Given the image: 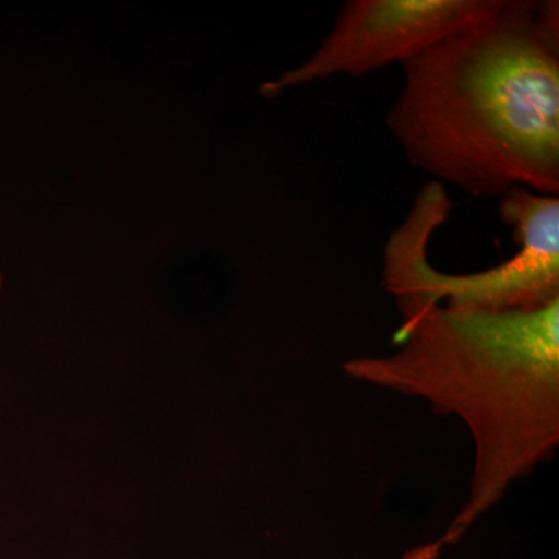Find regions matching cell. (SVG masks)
<instances>
[{
  "label": "cell",
  "mask_w": 559,
  "mask_h": 559,
  "mask_svg": "<svg viewBox=\"0 0 559 559\" xmlns=\"http://www.w3.org/2000/svg\"><path fill=\"white\" fill-rule=\"evenodd\" d=\"M507 0H348L319 49L261 86L264 97L330 76H364L414 60L495 17Z\"/></svg>",
  "instance_id": "cell-4"
},
{
  "label": "cell",
  "mask_w": 559,
  "mask_h": 559,
  "mask_svg": "<svg viewBox=\"0 0 559 559\" xmlns=\"http://www.w3.org/2000/svg\"><path fill=\"white\" fill-rule=\"evenodd\" d=\"M452 210L443 183L419 191L409 215L390 234L385 288L399 308L441 304L460 310L536 311L559 300V198L513 187L500 198L499 215L513 229L520 252L491 270L451 275L433 270L428 246Z\"/></svg>",
  "instance_id": "cell-3"
},
{
  "label": "cell",
  "mask_w": 559,
  "mask_h": 559,
  "mask_svg": "<svg viewBox=\"0 0 559 559\" xmlns=\"http://www.w3.org/2000/svg\"><path fill=\"white\" fill-rule=\"evenodd\" d=\"M2 286H3V277H2V274H0V289H2Z\"/></svg>",
  "instance_id": "cell-5"
},
{
  "label": "cell",
  "mask_w": 559,
  "mask_h": 559,
  "mask_svg": "<svg viewBox=\"0 0 559 559\" xmlns=\"http://www.w3.org/2000/svg\"><path fill=\"white\" fill-rule=\"evenodd\" d=\"M403 348L356 358L345 373L421 396L465 419L476 443L468 502L443 538L404 559H437L514 480L549 459L559 441V300L536 311H477L415 304L400 308Z\"/></svg>",
  "instance_id": "cell-2"
},
{
  "label": "cell",
  "mask_w": 559,
  "mask_h": 559,
  "mask_svg": "<svg viewBox=\"0 0 559 559\" xmlns=\"http://www.w3.org/2000/svg\"><path fill=\"white\" fill-rule=\"evenodd\" d=\"M403 69L385 123L412 165L474 198L558 197L557 0H507Z\"/></svg>",
  "instance_id": "cell-1"
}]
</instances>
